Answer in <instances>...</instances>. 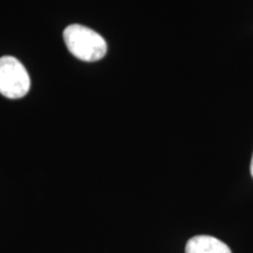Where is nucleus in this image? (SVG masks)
Returning <instances> with one entry per match:
<instances>
[{
  "label": "nucleus",
  "instance_id": "obj_2",
  "mask_svg": "<svg viewBox=\"0 0 253 253\" xmlns=\"http://www.w3.org/2000/svg\"><path fill=\"white\" fill-rule=\"evenodd\" d=\"M30 87V77L23 63L13 56L0 58V94L7 99H20Z\"/></svg>",
  "mask_w": 253,
  "mask_h": 253
},
{
  "label": "nucleus",
  "instance_id": "obj_1",
  "mask_svg": "<svg viewBox=\"0 0 253 253\" xmlns=\"http://www.w3.org/2000/svg\"><path fill=\"white\" fill-rule=\"evenodd\" d=\"M63 39L69 52L82 61L94 62L107 53V42L99 33L82 25H71L63 32Z\"/></svg>",
  "mask_w": 253,
  "mask_h": 253
},
{
  "label": "nucleus",
  "instance_id": "obj_4",
  "mask_svg": "<svg viewBox=\"0 0 253 253\" xmlns=\"http://www.w3.org/2000/svg\"><path fill=\"white\" fill-rule=\"evenodd\" d=\"M251 175L253 177V156H252V161H251Z\"/></svg>",
  "mask_w": 253,
  "mask_h": 253
},
{
  "label": "nucleus",
  "instance_id": "obj_3",
  "mask_svg": "<svg viewBox=\"0 0 253 253\" xmlns=\"http://www.w3.org/2000/svg\"><path fill=\"white\" fill-rule=\"evenodd\" d=\"M185 253H232L229 246L211 236H195L188 240Z\"/></svg>",
  "mask_w": 253,
  "mask_h": 253
}]
</instances>
